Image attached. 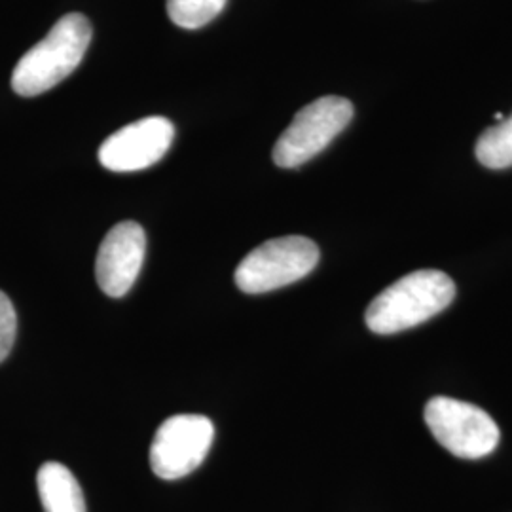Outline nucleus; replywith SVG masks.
<instances>
[{"label": "nucleus", "instance_id": "7ed1b4c3", "mask_svg": "<svg viewBox=\"0 0 512 512\" xmlns=\"http://www.w3.org/2000/svg\"><path fill=\"white\" fill-rule=\"evenodd\" d=\"M317 262L319 247L311 239L302 236L270 239L239 262L234 277L243 293H270L304 279Z\"/></svg>", "mask_w": 512, "mask_h": 512}, {"label": "nucleus", "instance_id": "423d86ee", "mask_svg": "<svg viewBox=\"0 0 512 512\" xmlns=\"http://www.w3.org/2000/svg\"><path fill=\"white\" fill-rule=\"evenodd\" d=\"M213 439V421L200 414H179L165 420L150 446L154 475L177 480L194 473L207 458Z\"/></svg>", "mask_w": 512, "mask_h": 512}, {"label": "nucleus", "instance_id": "9d476101", "mask_svg": "<svg viewBox=\"0 0 512 512\" xmlns=\"http://www.w3.org/2000/svg\"><path fill=\"white\" fill-rule=\"evenodd\" d=\"M475 152L476 160L488 169L512 167V114L478 137Z\"/></svg>", "mask_w": 512, "mask_h": 512}, {"label": "nucleus", "instance_id": "1a4fd4ad", "mask_svg": "<svg viewBox=\"0 0 512 512\" xmlns=\"http://www.w3.org/2000/svg\"><path fill=\"white\" fill-rule=\"evenodd\" d=\"M37 486L44 512H88L82 488L65 465L44 463L38 469Z\"/></svg>", "mask_w": 512, "mask_h": 512}, {"label": "nucleus", "instance_id": "39448f33", "mask_svg": "<svg viewBox=\"0 0 512 512\" xmlns=\"http://www.w3.org/2000/svg\"><path fill=\"white\" fill-rule=\"evenodd\" d=\"M423 416L437 442L458 458H486L499 444L497 423L475 404L435 397L425 406Z\"/></svg>", "mask_w": 512, "mask_h": 512}, {"label": "nucleus", "instance_id": "20e7f679", "mask_svg": "<svg viewBox=\"0 0 512 512\" xmlns=\"http://www.w3.org/2000/svg\"><path fill=\"white\" fill-rule=\"evenodd\" d=\"M351 118L353 105L344 97L327 95L306 105L277 139L275 165L293 169L310 162L348 128Z\"/></svg>", "mask_w": 512, "mask_h": 512}, {"label": "nucleus", "instance_id": "f8f14e48", "mask_svg": "<svg viewBox=\"0 0 512 512\" xmlns=\"http://www.w3.org/2000/svg\"><path fill=\"white\" fill-rule=\"evenodd\" d=\"M18 315L12 300L0 291V363L10 355L16 342Z\"/></svg>", "mask_w": 512, "mask_h": 512}, {"label": "nucleus", "instance_id": "0eeeda50", "mask_svg": "<svg viewBox=\"0 0 512 512\" xmlns=\"http://www.w3.org/2000/svg\"><path fill=\"white\" fill-rule=\"evenodd\" d=\"M175 139V126L164 116L141 118L118 129L99 148V162L116 173L141 171L160 162Z\"/></svg>", "mask_w": 512, "mask_h": 512}, {"label": "nucleus", "instance_id": "6e6552de", "mask_svg": "<svg viewBox=\"0 0 512 512\" xmlns=\"http://www.w3.org/2000/svg\"><path fill=\"white\" fill-rule=\"evenodd\" d=\"M145 255L147 236L141 224L126 220L112 226L95 260V279L101 291L112 298L126 296L139 277Z\"/></svg>", "mask_w": 512, "mask_h": 512}, {"label": "nucleus", "instance_id": "f257e3e1", "mask_svg": "<svg viewBox=\"0 0 512 512\" xmlns=\"http://www.w3.org/2000/svg\"><path fill=\"white\" fill-rule=\"evenodd\" d=\"M92 23L82 14H67L23 55L12 74V88L21 97H35L63 82L82 63L92 42Z\"/></svg>", "mask_w": 512, "mask_h": 512}, {"label": "nucleus", "instance_id": "9b49d317", "mask_svg": "<svg viewBox=\"0 0 512 512\" xmlns=\"http://www.w3.org/2000/svg\"><path fill=\"white\" fill-rule=\"evenodd\" d=\"M226 0H167V14L183 29H200L224 10Z\"/></svg>", "mask_w": 512, "mask_h": 512}, {"label": "nucleus", "instance_id": "f03ea898", "mask_svg": "<svg viewBox=\"0 0 512 512\" xmlns=\"http://www.w3.org/2000/svg\"><path fill=\"white\" fill-rule=\"evenodd\" d=\"M454 296L456 285L444 272H412L370 302L365 315L366 327L376 334H395L418 327L446 310Z\"/></svg>", "mask_w": 512, "mask_h": 512}]
</instances>
